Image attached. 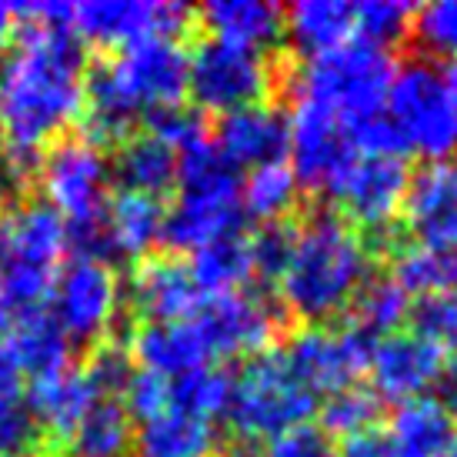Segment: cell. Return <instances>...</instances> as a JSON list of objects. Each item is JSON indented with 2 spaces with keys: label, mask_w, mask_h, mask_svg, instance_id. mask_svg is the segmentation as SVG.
<instances>
[{
  "label": "cell",
  "mask_w": 457,
  "mask_h": 457,
  "mask_svg": "<svg viewBox=\"0 0 457 457\" xmlns=\"http://www.w3.org/2000/svg\"><path fill=\"white\" fill-rule=\"evenodd\" d=\"M411 294L394 278H368L361 284V291L351 301V318L347 324L361 330L364 337L378 341L387 334H397V328L411 318Z\"/></svg>",
  "instance_id": "1f68e13d"
},
{
  "label": "cell",
  "mask_w": 457,
  "mask_h": 457,
  "mask_svg": "<svg viewBox=\"0 0 457 457\" xmlns=\"http://www.w3.org/2000/svg\"><path fill=\"white\" fill-rule=\"evenodd\" d=\"M128 351L140 370L161 374L167 381H174V378H180V374H187L194 368L211 364V357L204 351L191 318L140 320L137 328H134V334H130Z\"/></svg>",
  "instance_id": "44dd1931"
},
{
  "label": "cell",
  "mask_w": 457,
  "mask_h": 457,
  "mask_svg": "<svg viewBox=\"0 0 457 457\" xmlns=\"http://www.w3.org/2000/svg\"><path fill=\"white\" fill-rule=\"evenodd\" d=\"M230 397V374H224L214 364L194 368L170 381V411L191 414L201 420H214L228 411Z\"/></svg>",
  "instance_id": "d590c367"
},
{
  "label": "cell",
  "mask_w": 457,
  "mask_h": 457,
  "mask_svg": "<svg viewBox=\"0 0 457 457\" xmlns=\"http://www.w3.org/2000/svg\"><path fill=\"white\" fill-rule=\"evenodd\" d=\"M447 71H451V77H454V80H457V51H454V64L447 67Z\"/></svg>",
  "instance_id": "681fc988"
},
{
  "label": "cell",
  "mask_w": 457,
  "mask_h": 457,
  "mask_svg": "<svg viewBox=\"0 0 457 457\" xmlns=\"http://www.w3.org/2000/svg\"><path fill=\"white\" fill-rule=\"evenodd\" d=\"M301 197V180L294 178L291 164L274 161V164L251 167V174L241 180V207L244 214L257 220H287Z\"/></svg>",
  "instance_id": "e575fe53"
},
{
  "label": "cell",
  "mask_w": 457,
  "mask_h": 457,
  "mask_svg": "<svg viewBox=\"0 0 457 457\" xmlns=\"http://www.w3.org/2000/svg\"><path fill=\"white\" fill-rule=\"evenodd\" d=\"M407 187L411 167L401 154H357L330 197L341 204V217H347L357 230L381 234L391 230V220L404 211Z\"/></svg>",
  "instance_id": "9a60e30c"
},
{
  "label": "cell",
  "mask_w": 457,
  "mask_h": 457,
  "mask_svg": "<svg viewBox=\"0 0 457 457\" xmlns=\"http://www.w3.org/2000/svg\"><path fill=\"white\" fill-rule=\"evenodd\" d=\"M424 47L441 54L457 51V0H437V4H424L414 13V27Z\"/></svg>",
  "instance_id": "ee69618b"
},
{
  "label": "cell",
  "mask_w": 457,
  "mask_h": 457,
  "mask_svg": "<svg viewBox=\"0 0 457 457\" xmlns=\"http://www.w3.org/2000/svg\"><path fill=\"white\" fill-rule=\"evenodd\" d=\"M67 251V220L51 204L21 201L0 217V337L47 307Z\"/></svg>",
  "instance_id": "277c9868"
},
{
  "label": "cell",
  "mask_w": 457,
  "mask_h": 457,
  "mask_svg": "<svg viewBox=\"0 0 457 457\" xmlns=\"http://www.w3.org/2000/svg\"><path fill=\"white\" fill-rule=\"evenodd\" d=\"M261 457H334V445L320 428L301 424V428L270 437Z\"/></svg>",
  "instance_id": "f6af8a7d"
},
{
  "label": "cell",
  "mask_w": 457,
  "mask_h": 457,
  "mask_svg": "<svg viewBox=\"0 0 457 457\" xmlns=\"http://www.w3.org/2000/svg\"><path fill=\"white\" fill-rule=\"evenodd\" d=\"M87 74V51L74 30L27 21L0 64V140L17 170H24L27 161L34 164L37 154L64 137L84 114Z\"/></svg>",
  "instance_id": "6da1fadb"
},
{
  "label": "cell",
  "mask_w": 457,
  "mask_h": 457,
  "mask_svg": "<svg viewBox=\"0 0 457 457\" xmlns=\"http://www.w3.org/2000/svg\"><path fill=\"white\" fill-rule=\"evenodd\" d=\"M191 324L207 357H257L280 334V307L257 291L204 294L191 311Z\"/></svg>",
  "instance_id": "8fae6325"
},
{
  "label": "cell",
  "mask_w": 457,
  "mask_h": 457,
  "mask_svg": "<svg viewBox=\"0 0 457 457\" xmlns=\"http://www.w3.org/2000/svg\"><path fill=\"white\" fill-rule=\"evenodd\" d=\"M368 237L334 211H314L294 228V247L280 270V301L294 318L328 324L351 307L361 284L370 278Z\"/></svg>",
  "instance_id": "7a4b0ae2"
},
{
  "label": "cell",
  "mask_w": 457,
  "mask_h": 457,
  "mask_svg": "<svg viewBox=\"0 0 457 457\" xmlns=\"http://www.w3.org/2000/svg\"><path fill=\"white\" fill-rule=\"evenodd\" d=\"M40 431L24 404V374L0 347V457H34Z\"/></svg>",
  "instance_id": "836d02e7"
},
{
  "label": "cell",
  "mask_w": 457,
  "mask_h": 457,
  "mask_svg": "<svg viewBox=\"0 0 457 457\" xmlns=\"http://www.w3.org/2000/svg\"><path fill=\"white\" fill-rule=\"evenodd\" d=\"M391 278L411 297H457V251L431 244L397 247Z\"/></svg>",
  "instance_id": "4dcf8cb0"
},
{
  "label": "cell",
  "mask_w": 457,
  "mask_h": 457,
  "mask_svg": "<svg viewBox=\"0 0 457 457\" xmlns=\"http://www.w3.org/2000/svg\"><path fill=\"white\" fill-rule=\"evenodd\" d=\"M111 174L128 194L161 197L167 187L178 184V151L167 147L151 130L128 134L117 157L111 161Z\"/></svg>",
  "instance_id": "d4e9b609"
},
{
  "label": "cell",
  "mask_w": 457,
  "mask_h": 457,
  "mask_svg": "<svg viewBox=\"0 0 457 457\" xmlns=\"http://www.w3.org/2000/svg\"><path fill=\"white\" fill-rule=\"evenodd\" d=\"M214 144L237 167L274 164L287 154V114L267 101L237 107L220 114Z\"/></svg>",
  "instance_id": "ffe728a7"
},
{
  "label": "cell",
  "mask_w": 457,
  "mask_h": 457,
  "mask_svg": "<svg viewBox=\"0 0 457 457\" xmlns=\"http://www.w3.org/2000/svg\"><path fill=\"white\" fill-rule=\"evenodd\" d=\"M197 17L217 40L251 51L267 54V47L284 37V7L274 0H207Z\"/></svg>",
  "instance_id": "cb8c5ba5"
},
{
  "label": "cell",
  "mask_w": 457,
  "mask_h": 457,
  "mask_svg": "<svg viewBox=\"0 0 457 457\" xmlns=\"http://www.w3.org/2000/svg\"><path fill=\"white\" fill-rule=\"evenodd\" d=\"M244 224L241 194L178 191V201L164 207L161 241L174 254H194L197 247L237 234Z\"/></svg>",
  "instance_id": "ac0fdd59"
},
{
  "label": "cell",
  "mask_w": 457,
  "mask_h": 457,
  "mask_svg": "<svg viewBox=\"0 0 457 457\" xmlns=\"http://www.w3.org/2000/svg\"><path fill=\"white\" fill-rule=\"evenodd\" d=\"M120 404L130 414V420H151L157 414L170 411V381L151 370H134V378L128 381L124 394H120Z\"/></svg>",
  "instance_id": "7bdbcfd3"
},
{
  "label": "cell",
  "mask_w": 457,
  "mask_h": 457,
  "mask_svg": "<svg viewBox=\"0 0 457 457\" xmlns=\"http://www.w3.org/2000/svg\"><path fill=\"white\" fill-rule=\"evenodd\" d=\"M0 347L24 378H40V374H51V370H61L71 364V337L54 324L47 307L30 314V318L17 320L4 334Z\"/></svg>",
  "instance_id": "4316f807"
},
{
  "label": "cell",
  "mask_w": 457,
  "mask_h": 457,
  "mask_svg": "<svg viewBox=\"0 0 457 457\" xmlns=\"http://www.w3.org/2000/svg\"><path fill=\"white\" fill-rule=\"evenodd\" d=\"M137 428L120 401L97 397L64 437L67 457H128Z\"/></svg>",
  "instance_id": "83f0119b"
},
{
  "label": "cell",
  "mask_w": 457,
  "mask_h": 457,
  "mask_svg": "<svg viewBox=\"0 0 457 457\" xmlns=\"http://www.w3.org/2000/svg\"><path fill=\"white\" fill-rule=\"evenodd\" d=\"M381 397L370 391V387H361V384H347L341 391H334L324 397L320 404V420L324 428L320 431L337 434V437H351V434H361L368 428H378V418H381Z\"/></svg>",
  "instance_id": "8d00e7d4"
},
{
  "label": "cell",
  "mask_w": 457,
  "mask_h": 457,
  "mask_svg": "<svg viewBox=\"0 0 457 457\" xmlns=\"http://www.w3.org/2000/svg\"><path fill=\"white\" fill-rule=\"evenodd\" d=\"M80 370H84L90 391L97 394V397H114V401H120V394H124L128 381L134 378L137 364H134L128 347H120L114 341H101L94 344V351L80 364Z\"/></svg>",
  "instance_id": "f35d334b"
},
{
  "label": "cell",
  "mask_w": 457,
  "mask_h": 457,
  "mask_svg": "<svg viewBox=\"0 0 457 457\" xmlns=\"http://www.w3.org/2000/svg\"><path fill=\"white\" fill-rule=\"evenodd\" d=\"M187 94V51L178 37H147L128 44L94 67L84 90L87 137L97 144L128 137L140 114H151Z\"/></svg>",
  "instance_id": "3957f363"
},
{
  "label": "cell",
  "mask_w": 457,
  "mask_h": 457,
  "mask_svg": "<svg viewBox=\"0 0 457 457\" xmlns=\"http://www.w3.org/2000/svg\"><path fill=\"white\" fill-rule=\"evenodd\" d=\"M191 270L197 291L204 294H224V291H241L244 280L254 278L251 254H247V237L241 234H228L217 241L204 244L191 254Z\"/></svg>",
  "instance_id": "d6a6232c"
},
{
  "label": "cell",
  "mask_w": 457,
  "mask_h": 457,
  "mask_svg": "<svg viewBox=\"0 0 457 457\" xmlns=\"http://www.w3.org/2000/svg\"><path fill=\"white\" fill-rule=\"evenodd\" d=\"M334 457H397V451L384 428H368L361 434L341 437V445L334 447Z\"/></svg>",
  "instance_id": "bcb514c9"
},
{
  "label": "cell",
  "mask_w": 457,
  "mask_h": 457,
  "mask_svg": "<svg viewBox=\"0 0 457 457\" xmlns=\"http://www.w3.org/2000/svg\"><path fill=\"white\" fill-rule=\"evenodd\" d=\"M284 34L304 51L324 54L354 37V4L347 0H297L284 11Z\"/></svg>",
  "instance_id": "f1b7e54d"
},
{
  "label": "cell",
  "mask_w": 457,
  "mask_h": 457,
  "mask_svg": "<svg viewBox=\"0 0 457 457\" xmlns=\"http://www.w3.org/2000/svg\"><path fill=\"white\" fill-rule=\"evenodd\" d=\"M34 174L44 204H51L67 224L104 214L111 201V157L87 134H64L47 144L34 161Z\"/></svg>",
  "instance_id": "ba28073f"
},
{
  "label": "cell",
  "mask_w": 457,
  "mask_h": 457,
  "mask_svg": "<svg viewBox=\"0 0 457 457\" xmlns=\"http://www.w3.org/2000/svg\"><path fill=\"white\" fill-rule=\"evenodd\" d=\"M457 357H447L437 344L420 337L414 330H397L374 341L368 357L370 391L381 401H414L424 394H437L447 370Z\"/></svg>",
  "instance_id": "2e32d148"
},
{
  "label": "cell",
  "mask_w": 457,
  "mask_h": 457,
  "mask_svg": "<svg viewBox=\"0 0 457 457\" xmlns=\"http://www.w3.org/2000/svg\"><path fill=\"white\" fill-rule=\"evenodd\" d=\"M134 445L144 457H211L217 447V428L214 420L164 411L140 424Z\"/></svg>",
  "instance_id": "f546056e"
},
{
  "label": "cell",
  "mask_w": 457,
  "mask_h": 457,
  "mask_svg": "<svg viewBox=\"0 0 457 457\" xmlns=\"http://www.w3.org/2000/svg\"><path fill=\"white\" fill-rule=\"evenodd\" d=\"M384 117L397 134L401 154L441 161L457 154V80L434 57H407L394 67Z\"/></svg>",
  "instance_id": "8992f818"
},
{
  "label": "cell",
  "mask_w": 457,
  "mask_h": 457,
  "mask_svg": "<svg viewBox=\"0 0 457 457\" xmlns=\"http://www.w3.org/2000/svg\"><path fill=\"white\" fill-rule=\"evenodd\" d=\"M394 57L387 47L364 37H351L324 54H311L291 74L294 101L318 104L341 117L347 130L378 117L394 77Z\"/></svg>",
  "instance_id": "5b68a950"
},
{
  "label": "cell",
  "mask_w": 457,
  "mask_h": 457,
  "mask_svg": "<svg viewBox=\"0 0 457 457\" xmlns=\"http://www.w3.org/2000/svg\"><path fill=\"white\" fill-rule=\"evenodd\" d=\"M124 297L140 314V320H180L191 318L201 301L187 264L174 254H157L137 261L130 270Z\"/></svg>",
  "instance_id": "d6986e66"
},
{
  "label": "cell",
  "mask_w": 457,
  "mask_h": 457,
  "mask_svg": "<svg viewBox=\"0 0 457 457\" xmlns=\"http://www.w3.org/2000/svg\"><path fill=\"white\" fill-rule=\"evenodd\" d=\"M13 21H17V13H13L11 4H0V47H4L7 40H11Z\"/></svg>",
  "instance_id": "c3c4849f"
},
{
  "label": "cell",
  "mask_w": 457,
  "mask_h": 457,
  "mask_svg": "<svg viewBox=\"0 0 457 457\" xmlns=\"http://www.w3.org/2000/svg\"><path fill=\"white\" fill-rule=\"evenodd\" d=\"M294 228L291 220H267L247 237V254H251V267L254 274L267 280H278L287 257L294 247Z\"/></svg>",
  "instance_id": "ab89813d"
},
{
  "label": "cell",
  "mask_w": 457,
  "mask_h": 457,
  "mask_svg": "<svg viewBox=\"0 0 457 457\" xmlns=\"http://www.w3.org/2000/svg\"><path fill=\"white\" fill-rule=\"evenodd\" d=\"M94 401H97V394L90 391L84 370L71 368V364L30 378V384L24 387V404L37 424V431L51 434V437H67Z\"/></svg>",
  "instance_id": "7402d4cb"
},
{
  "label": "cell",
  "mask_w": 457,
  "mask_h": 457,
  "mask_svg": "<svg viewBox=\"0 0 457 457\" xmlns=\"http://www.w3.org/2000/svg\"><path fill=\"white\" fill-rule=\"evenodd\" d=\"M447 457H457V441L451 445V451H447Z\"/></svg>",
  "instance_id": "f907efd6"
},
{
  "label": "cell",
  "mask_w": 457,
  "mask_h": 457,
  "mask_svg": "<svg viewBox=\"0 0 457 457\" xmlns=\"http://www.w3.org/2000/svg\"><path fill=\"white\" fill-rule=\"evenodd\" d=\"M318 407V394L287 368L278 347H270L264 354L251 357L237 378H230L224 418L244 441H270L307 424Z\"/></svg>",
  "instance_id": "52a82bcc"
},
{
  "label": "cell",
  "mask_w": 457,
  "mask_h": 457,
  "mask_svg": "<svg viewBox=\"0 0 457 457\" xmlns=\"http://www.w3.org/2000/svg\"><path fill=\"white\" fill-rule=\"evenodd\" d=\"M387 434L397 457H447L457 441V414L437 394H424L397 407Z\"/></svg>",
  "instance_id": "603a6c76"
},
{
  "label": "cell",
  "mask_w": 457,
  "mask_h": 457,
  "mask_svg": "<svg viewBox=\"0 0 457 457\" xmlns=\"http://www.w3.org/2000/svg\"><path fill=\"white\" fill-rule=\"evenodd\" d=\"M414 334L437 344L447 357H457V297H420L411 307Z\"/></svg>",
  "instance_id": "60d3db41"
},
{
  "label": "cell",
  "mask_w": 457,
  "mask_h": 457,
  "mask_svg": "<svg viewBox=\"0 0 457 457\" xmlns=\"http://www.w3.org/2000/svg\"><path fill=\"white\" fill-rule=\"evenodd\" d=\"M418 7L407 0H364L354 4V37H364L370 44H394L414 27Z\"/></svg>",
  "instance_id": "74e56055"
},
{
  "label": "cell",
  "mask_w": 457,
  "mask_h": 457,
  "mask_svg": "<svg viewBox=\"0 0 457 457\" xmlns=\"http://www.w3.org/2000/svg\"><path fill=\"white\" fill-rule=\"evenodd\" d=\"M370 347L374 341L344 320V324H307L278 351L311 391L328 397L354 384L368 370Z\"/></svg>",
  "instance_id": "4fadbf2b"
},
{
  "label": "cell",
  "mask_w": 457,
  "mask_h": 457,
  "mask_svg": "<svg viewBox=\"0 0 457 457\" xmlns=\"http://www.w3.org/2000/svg\"><path fill=\"white\" fill-rule=\"evenodd\" d=\"M147 130H151L154 137L164 140L167 147H174L178 154H184L187 147L207 140L197 107H187L184 101L170 104V107H161V111H151V114H147Z\"/></svg>",
  "instance_id": "b9f144b4"
},
{
  "label": "cell",
  "mask_w": 457,
  "mask_h": 457,
  "mask_svg": "<svg viewBox=\"0 0 457 457\" xmlns=\"http://www.w3.org/2000/svg\"><path fill=\"white\" fill-rule=\"evenodd\" d=\"M124 304V280L111 261L74 257L67 267H57L51 284L47 314L71 341L101 344L114 328Z\"/></svg>",
  "instance_id": "30bf717a"
},
{
  "label": "cell",
  "mask_w": 457,
  "mask_h": 457,
  "mask_svg": "<svg viewBox=\"0 0 457 457\" xmlns=\"http://www.w3.org/2000/svg\"><path fill=\"white\" fill-rule=\"evenodd\" d=\"M164 228V204L161 197L120 191L104 207V230L111 244V257H134L144 261L147 251L161 241Z\"/></svg>",
  "instance_id": "484cf974"
},
{
  "label": "cell",
  "mask_w": 457,
  "mask_h": 457,
  "mask_svg": "<svg viewBox=\"0 0 457 457\" xmlns=\"http://www.w3.org/2000/svg\"><path fill=\"white\" fill-rule=\"evenodd\" d=\"M270 87L274 64L264 51L211 37L187 54V94L201 111L230 114L264 101Z\"/></svg>",
  "instance_id": "9c48e42d"
},
{
  "label": "cell",
  "mask_w": 457,
  "mask_h": 457,
  "mask_svg": "<svg viewBox=\"0 0 457 457\" xmlns=\"http://www.w3.org/2000/svg\"><path fill=\"white\" fill-rule=\"evenodd\" d=\"M21 170L13 167V157H11V151H7V144L0 140V197L11 191V184H13V178H17Z\"/></svg>",
  "instance_id": "7dc6e473"
},
{
  "label": "cell",
  "mask_w": 457,
  "mask_h": 457,
  "mask_svg": "<svg viewBox=\"0 0 457 457\" xmlns=\"http://www.w3.org/2000/svg\"><path fill=\"white\" fill-rule=\"evenodd\" d=\"M404 220L418 244L457 251V154L428 161L418 174H411Z\"/></svg>",
  "instance_id": "e0dca14e"
},
{
  "label": "cell",
  "mask_w": 457,
  "mask_h": 457,
  "mask_svg": "<svg viewBox=\"0 0 457 457\" xmlns=\"http://www.w3.org/2000/svg\"><path fill=\"white\" fill-rule=\"evenodd\" d=\"M191 21L194 11L180 0H80L64 11L67 30L117 51L147 37L180 40Z\"/></svg>",
  "instance_id": "7c38bea8"
},
{
  "label": "cell",
  "mask_w": 457,
  "mask_h": 457,
  "mask_svg": "<svg viewBox=\"0 0 457 457\" xmlns=\"http://www.w3.org/2000/svg\"><path fill=\"white\" fill-rule=\"evenodd\" d=\"M287 154L301 187L328 194H334V187L357 161V147L347 124L307 101H294V114L287 117Z\"/></svg>",
  "instance_id": "5bb4252c"
}]
</instances>
